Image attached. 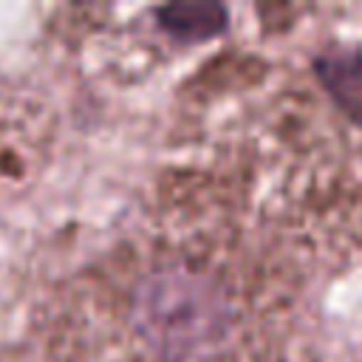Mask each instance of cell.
I'll return each instance as SVG.
<instances>
[{"label": "cell", "mask_w": 362, "mask_h": 362, "mask_svg": "<svg viewBox=\"0 0 362 362\" xmlns=\"http://www.w3.org/2000/svg\"><path fill=\"white\" fill-rule=\"evenodd\" d=\"M54 362H291V317L272 272L215 238L116 249L65 294Z\"/></svg>", "instance_id": "cell-1"}, {"label": "cell", "mask_w": 362, "mask_h": 362, "mask_svg": "<svg viewBox=\"0 0 362 362\" xmlns=\"http://www.w3.org/2000/svg\"><path fill=\"white\" fill-rule=\"evenodd\" d=\"M314 71L331 99L362 127V51H325L317 57Z\"/></svg>", "instance_id": "cell-2"}, {"label": "cell", "mask_w": 362, "mask_h": 362, "mask_svg": "<svg viewBox=\"0 0 362 362\" xmlns=\"http://www.w3.org/2000/svg\"><path fill=\"white\" fill-rule=\"evenodd\" d=\"M158 20L170 37L195 42L218 34L226 23V11L215 3H175L158 8Z\"/></svg>", "instance_id": "cell-3"}]
</instances>
